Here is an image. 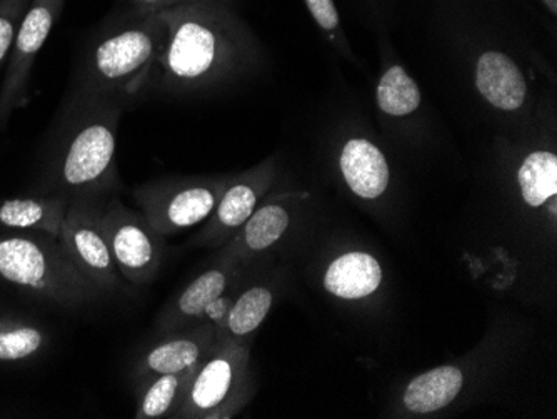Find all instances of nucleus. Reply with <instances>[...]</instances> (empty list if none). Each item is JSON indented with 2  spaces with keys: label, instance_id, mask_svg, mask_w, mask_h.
I'll return each mask as SVG.
<instances>
[{
  "label": "nucleus",
  "instance_id": "obj_3",
  "mask_svg": "<svg viewBox=\"0 0 557 419\" xmlns=\"http://www.w3.org/2000/svg\"><path fill=\"white\" fill-rule=\"evenodd\" d=\"M168 42L161 12L134 5L106 21L81 52L71 86L129 106L146 94Z\"/></svg>",
  "mask_w": 557,
  "mask_h": 419
},
{
  "label": "nucleus",
  "instance_id": "obj_19",
  "mask_svg": "<svg viewBox=\"0 0 557 419\" xmlns=\"http://www.w3.org/2000/svg\"><path fill=\"white\" fill-rule=\"evenodd\" d=\"M193 369L181 373L161 374L150 378L143 384L137 394V419H158L174 415L175 408L183 402V394L189 386Z\"/></svg>",
  "mask_w": 557,
  "mask_h": 419
},
{
  "label": "nucleus",
  "instance_id": "obj_1",
  "mask_svg": "<svg viewBox=\"0 0 557 419\" xmlns=\"http://www.w3.org/2000/svg\"><path fill=\"white\" fill-rule=\"evenodd\" d=\"M129 106L69 86L37 149L25 194L72 197L117 196V130Z\"/></svg>",
  "mask_w": 557,
  "mask_h": 419
},
{
  "label": "nucleus",
  "instance_id": "obj_4",
  "mask_svg": "<svg viewBox=\"0 0 557 419\" xmlns=\"http://www.w3.org/2000/svg\"><path fill=\"white\" fill-rule=\"evenodd\" d=\"M0 296L40 315H77L104 298L58 237L0 234Z\"/></svg>",
  "mask_w": 557,
  "mask_h": 419
},
{
  "label": "nucleus",
  "instance_id": "obj_11",
  "mask_svg": "<svg viewBox=\"0 0 557 419\" xmlns=\"http://www.w3.org/2000/svg\"><path fill=\"white\" fill-rule=\"evenodd\" d=\"M474 84L484 101L499 111H521L528 101V83L522 69L511 56L496 49L479 52Z\"/></svg>",
  "mask_w": 557,
  "mask_h": 419
},
{
  "label": "nucleus",
  "instance_id": "obj_24",
  "mask_svg": "<svg viewBox=\"0 0 557 419\" xmlns=\"http://www.w3.org/2000/svg\"><path fill=\"white\" fill-rule=\"evenodd\" d=\"M33 0H0V67L11 56L22 21Z\"/></svg>",
  "mask_w": 557,
  "mask_h": 419
},
{
  "label": "nucleus",
  "instance_id": "obj_10",
  "mask_svg": "<svg viewBox=\"0 0 557 419\" xmlns=\"http://www.w3.org/2000/svg\"><path fill=\"white\" fill-rule=\"evenodd\" d=\"M240 359L230 355H218L209 359L193 374L186 396L181 402V415H199L205 418H222L224 408L239 380Z\"/></svg>",
  "mask_w": 557,
  "mask_h": 419
},
{
  "label": "nucleus",
  "instance_id": "obj_8",
  "mask_svg": "<svg viewBox=\"0 0 557 419\" xmlns=\"http://www.w3.org/2000/svg\"><path fill=\"white\" fill-rule=\"evenodd\" d=\"M65 0H33L8 59L0 86V131L8 130L15 112L30 102L34 64L61 17Z\"/></svg>",
  "mask_w": 557,
  "mask_h": 419
},
{
  "label": "nucleus",
  "instance_id": "obj_15",
  "mask_svg": "<svg viewBox=\"0 0 557 419\" xmlns=\"http://www.w3.org/2000/svg\"><path fill=\"white\" fill-rule=\"evenodd\" d=\"M225 269L227 268L211 269L190 283L156 319V331L164 336V334L174 333L190 319L205 315L208 306L221 298L230 286L231 274Z\"/></svg>",
  "mask_w": 557,
  "mask_h": 419
},
{
  "label": "nucleus",
  "instance_id": "obj_16",
  "mask_svg": "<svg viewBox=\"0 0 557 419\" xmlns=\"http://www.w3.org/2000/svg\"><path fill=\"white\" fill-rule=\"evenodd\" d=\"M272 176L271 164H264L225 187L215 206V226L219 231L240 230L246 224L258 209L259 197L262 190L268 189Z\"/></svg>",
  "mask_w": 557,
  "mask_h": 419
},
{
  "label": "nucleus",
  "instance_id": "obj_9",
  "mask_svg": "<svg viewBox=\"0 0 557 419\" xmlns=\"http://www.w3.org/2000/svg\"><path fill=\"white\" fill-rule=\"evenodd\" d=\"M46 315L0 303V368H29L42 361L54 344Z\"/></svg>",
  "mask_w": 557,
  "mask_h": 419
},
{
  "label": "nucleus",
  "instance_id": "obj_23",
  "mask_svg": "<svg viewBox=\"0 0 557 419\" xmlns=\"http://www.w3.org/2000/svg\"><path fill=\"white\" fill-rule=\"evenodd\" d=\"M274 293L268 286H252L239 294L230 315L225 318V328L236 337L255 333L271 311Z\"/></svg>",
  "mask_w": 557,
  "mask_h": 419
},
{
  "label": "nucleus",
  "instance_id": "obj_7",
  "mask_svg": "<svg viewBox=\"0 0 557 419\" xmlns=\"http://www.w3.org/2000/svg\"><path fill=\"white\" fill-rule=\"evenodd\" d=\"M225 187L227 180H159L140 184L133 190V197L147 223L162 236L205 221Z\"/></svg>",
  "mask_w": 557,
  "mask_h": 419
},
{
  "label": "nucleus",
  "instance_id": "obj_17",
  "mask_svg": "<svg viewBox=\"0 0 557 419\" xmlns=\"http://www.w3.org/2000/svg\"><path fill=\"white\" fill-rule=\"evenodd\" d=\"M383 281V269L366 252L341 256L325 271L324 286L343 299H361L374 293Z\"/></svg>",
  "mask_w": 557,
  "mask_h": 419
},
{
  "label": "nucleus",
  "instance_id": "obj_28",
  "mask_svg": "<svg viewBox=\"0 0 557 419\" xmlns=\"http://www.w3.org/2000/svg\"><path fill=\"white\" fill-rule=\"evenodd\" d=\"M537 4L543 8L544 14L550 19L557 17V0H536Z\"/></svg>",
  "mask_w": 557,
  "mask_h": 419
},
{
  "label": "nucleus",
  "instance_id": "obj_22",
  "mask_svg": "<svg viewBox=\"0 0 557 419\" xmlns=\"http://www.w3.org/2000/svg\"><path fill=\"white\" fill-rule=\"evenodd\" d=\"M522 199L531 208L546 205L557 194V156L550 149H534L518 169Z\"/></svg>",
  "mask_w": 557,
  "mask_h": 419
},
{
  "label": "nucleus",
  "instance_id": "obj_26",
  "mask_svg": "<svg viewBox=\"0 0 557 419\" xmlns=\"http://www.w3.org/2000/svg\"><path fill=\"white\" fill-rule=\"evenodd\" d=\"M343 2L354 15L383 24L391 15L396 14L400 0H343Z\"/></svg>",
  "mask_w": 557,
  "mask_h": 419
},
{
  "label": "nucleus",
  "instance_id": "obj_12",
  "mask_svg": "<svg viewBox=\"0 0 557 419\" xmlns=\"http://www.w3.org/2000/svg\"><path fill=\"white\" fill-rule=\"evenodd\" d=\"M69 199L62 196L0 197V234L58 237Z\"/></svg>",
  "mask_w": 557,
  "mask_h": 419
},
{
  "label": "nucleus",
  "instance_id": "obj_6",
  "mask_svg": "<svg viewBox=\"0 0 557 419\" xmlns=\"http://www.w3.org/2000/svg\"><path fill=\"white\" fill-rule=\"evenodd\" d=\"M100 226L122 280L134 287L152 283L161 268L164 243L143 212L133 211L112 196L102 205Z\"/></svg>",
  "mask_w": 557,
  "mask_h": 419
},
{
  "label": "nucleus",
  "instance_id": "obj_21",
  "mask_svg": "<svg viewBox=\"0 0 557 419\" xmlns=\"http://www.w3.org/2000/svg\"><path fill=\"white\" fill-rule=\"evenodd\" d=\"M379 111L391 119H406L421 109L422 94L416 81L403 65H389L379 79L375 90Z\"/></svg>",
  "mask_w": 557,
  "mask_h": 419
},
{
  "label": "nucleus",
  "instance_id": "obj_25",
  "mask_svg": "<svg viewBox=\"0 0 557 419\" xmlns=\"http://www.w3.org/2000/svg\"><path fill=\"white\" fill-rule=\"evenodd\" d=\"M311 17L314 19L319 29L331 42L339 47H346L343 24H341L339 9L336 0H302Z\"/></svg>",
  "mask_w": 557,
  "mask_h": 419
},
{
  "label": "nucleus",
  "instance_id": "obj_13",
  "mask_svg": "<svg viewBox=\"0 0 557 419\" xmlns=\"http://www.w3.org/2000/svg\"><path fill=\"white\" fill-rule=\"evenodd\" d=\"M341 176L362 199H377L391 183V168L384 152L366 137H350L339 152Z\"/></svg>",
  "mask_w": 557,
  "mask_h": 419
},
{
  "label": "nucleus",
  "instance_id": "obj_20",
  "mask_svg": "<svg viewBox=\"0 0 557 419\" xmlns=\"http://www.w3.org/2000/svg\"><path fill=\"white\" fill-rule=\"evenodd\" d=\"M290 215L284 201L265 202L240 227L239 246L252 255L274 248L289 231Z\"/></svg>",
  "mask_w": 557,
  "mask_h": 419
},
{
  "label": "nucleus",
  "instance_id": "obj_14",
  "mask_svg": "<svg viewBox=\"0 0 557 419\" xmlns=\"http://www.w3.org/2000/svg\"><path fill=\"white\" fill-rule=\"evenodd\" d=\"M202 336H205L202 333L199 336L172 334L171 337L159 341L152 348L146 349L136 359L131 371L134 391L139 390L150 378L181 373V371L196 368L205 353Z\"/></svg>",
  "mask_w": 557,
  "mask_h": 419
},
{
  "label": "nucleus",
  "instance_id": "obj_2",
  "mask_svg": "<svg viewBox=\"0 0 557 419\" xmlns=\"http://www.w3.org/2000/svg\"><path fill=\"white\" fill-rule=\"evenodd\" d=\"M161 14L168 42L147 89L162 94L202 89L255 61V36L233 0H190Z\"/></svg>",
  "mask_w": 557,
  "mask_h": 419
},
{
  "label": "nucleus",
  "instance_id": "obj_5",
  "mask_svg": "<svg viewBox=\"0 0 557 419\" xmlns=\"http://www.w3.org/2000/svg\"><path fill=\"white\" fill-rule=\"evenodd\" d=\"M108 199L96 196L72 197L59 233V243L65 255L102 296L125 291L124 281L100 226V211Z\"/></svg>",
  "mask_w": 557,
  "mask_h": 419
},
{
  "label": "nucleus",
  "instance_id": "obj_27",
  "mask_svg": "<svg viewBox=\"0 0 557 419\" xmlns=\"http://www.w3.org/2000/svg\"><path fill=\"white\" fill-rule=\"evenodd\" d=\"M137 8L147 9V11L161 12L165 9L177 8V5L186 4L190 0H133Z\"/></svg>",
  "mask_w": 557,
  "mask_h": 419
},
{
  "label": "nucleus",
  "instance_id": "obj_18",
  "mask_svg": "<svg viewBox=\"0 0 557 419\" xmlns=\"http://www.w3.org/2000/svg\"><path fill=\"white\" fill-rule=\"evenodd\" d=\"M462 387L461 369L456 366H441L416 378L404 393V405L409 411H440L458 396Z\"/></svg>",
  "mask_w": 557,
  "mask_h": 419
}]
</instances>
